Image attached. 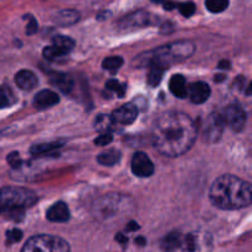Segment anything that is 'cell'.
Instances as JSON below:
<instances>
[{"instance_id": "2", "label": "cell", "mask_w": 252, "mask_h": 252, "mask_svg": "<svg viewBox=\"0 0 252 252\" xmlns=\"http://www.w3.org/2000/svg\"><path fill=\"white\" fill-rule=\"evenodd\" d=\"M209 198L214 206L225 211L245 208L252 204V184L233 175H223L212 185Z\"/></svg>"}, {"instance_id": "39", "label": "cell", "mask_w": 252, "mask_h": 252, "mask_svg": "<svg viewBox=\"0 0 252 252\" xmlns=\"http://www.w3.org/2000/svg\"><path fill=\"white\" fill-rule=\"evenodd\" d=\"M128 229H139V225L135 221H130V224L128 225Z\"/></svg>"}, {"instance_id": "17", "label": "cell", "mask_w": 252, "mask_h": 252, "mask_svg": "<svg viewBox=\"0 0 252 252\" xmlns=\"http://www.w3.org/2000/svg\"><path fill=\"white\" fill-rule=\"evenodd\" d=\"M166 68V65H164L162 63H159V62H150L149 71H148V84L150 86H153V88L159 85Z\"/></svg>"}, {"instance_id": "4", "label": "cell", "mask_w": 252, "mask_h": 252, "mask_svg": "<svg viewBox=\"0 0 252 252\" xmlns=\"http://www.w3.org/2000/svg\"><path fill=\"white\" fill-rule=\"evenodd\" d=\"M37 196L25 187L7 186L0 189V214L15 211H25L33 206Z\"/></svg>"}, {"instance_id": "34", "label": "cell", "mask_w": 252, "mask_h": 252, "mask_svg": "<svg viewBox=\"0 0 252 252\" xmlns=\"http://www.w3.org/2000/svg\"><path fill=\"white\" fill-rule=\"evenodd\" d=\"M164 7L166 10H172V9H176L177 7V2H174V1H165L164 2Z\"/></svg>"}, {"instance_id": "23", "label": "cell", "mask_w": 252, "mask_h": 252, "mask_svg": "<svg viewBox=\"0 0 252 252\" xmlns=\"http://www.w3.org/2000/svg\"><path fill=\"white\" fill-rule=\"evenodd\" d=\"M66 52H64L63 49L58 48L57 46H54V44H52V46H47L46 48L43 49V56L44 58L47 59V61H51V62H54V61H58V59L63 58V57H66Z\"/></svg>"}, {"instance_id": "16", "label": "cell", "mask_w": 252, "mask_h": 252, "mask_svg": "<svg viewBox=\"0 0 252 252\" xmlns=\"http://www.w3.org/2000/svg\"><path fill=\"white\" fill-rule=\"evenodd\" d=\"M169 89L172 95L179 98H185L189 95V88H186V79L181 74H176L170 79Z\"/></svg>"}, {"instance_id": "26", "label": "cell", "mask_w": 252, "mask_h": 252, "mask_svg": "<svg viewBox=\"0 0 252 252\" xmlns=\"http://www.w3.org/2000/svg\"><path fill=\"white\" fill-rule=\"evenodd\" d=\"M229 0H206V6L213 14L223 12L228 7Z\"/></svg>"}, {"instance_id": "22", "label": "cell", "mask_w": 252, "mask_h": 252, "mask_svg": "<svg viewBox=\"0 0 252 252\" xmlns=\"http://www.w3.org/2000/svg\"><path fill=\"white\" fill-rule=\"evenodd\" d=\"M116 125V122L113 121L112 116L107 115H100L95 121V128L98 132H110L113 128V126Z\"/></svg>"}, {"instance_id": "28", "label": "cell", "mask_w": 252, "mask_h": 252, "mask_svg": "<svg viewBox=\"0 0 252 252\" xmlns=\"http://www.w3.org/2000/svg\"><path fill=\"white\" fill-rule=\"evenodd\" d=\"M12 103V96L9 89L0 86V110L5 107H9Z\"/></svg>"}, {"instance_id": "30", "label": "cell", "mask_w": 252, "mask_h": 252, "mask_svg": "<svg viewBox=\"0 0 252 252\" xmlns=\"http://www.w3.org/2000/svg\"><path fill=\"white\" fill-rule=\"evenodd\" d=\"M22 239V231L20 229H10L6 233V243L9 244H16Z\"/></svg>"}, {"instance_id": "3", "label": "cell", "mask_w": 252, "mask_h": 252, "mask_svg": "<svg viewBox=\"0 0 252 252\" xmlns=\"http://www.w3.org/2000/svg\"><path fill=\"white\" fill-rule=\"evenodd\" d=\"M194 49H196V46L189 41L174 42V43H170L167 46L160 47V48L143 54L138 58V63L140 65H145V64L149 65L150 62H159V63L169 66L172 63L186 61L194 53Z\"/></svg>"}, {"instance_id": "7", "label": "cell", "mask_w": 252, "mask_h": 252, "mask_svg": "<svg viewBox=\"0 0 252 252\" xmlns=\"http://www.w3.org/2000/svg\"><path fill=\"white\" fill-rule=\"evenodd\" d=\"M221 116H223L225 126L230 127L234 132H241L244 129V127H245L246 115L245 111L243 110V107L240 105H236V103L229 105L224 110Z\"/></svg>"}, {"instance_id": "33", "label": "cell", "mask_w": 252, "mask_h": 252, "mask_svg": "<svg viewBox=\"0 0 252 252\" xmlns=\"http://www.w3.org/2000/svg\"><path fill=\"white\" fill-rule=\"evenodd\" d=\"M113 137L110 132H105L103 134H101L100 137H97L95 139V144L96 145H107L112 142Z\"/></svg>"}, {"instance_id": "32", "label": "cell", "mask_w": 252, "mask_h": 252, "mask_svg": "<svg viewBox=\"0 0 252 252\" xmlns=\"http://www.w3.org/2000/svg\"><path fill=\"white\" fill-rule=\"evenodd\" d=\"M26 17L29 19V22H27V27H26V33L27 34H33L36 33L37 30H38V24H37L36 19L31 15H26Z\"/></svg>"}, {"instance_id": "27", "label": "cell", "mask_w": 252, "mask_h": 252, "mask_svg": "<svg viewBox=\"0 0 252 252\" xmlns=\"http://www.w3.org/2000/svg\"><path fill=\"white\" fill-rule=\"evenodd\" d=\"M106 89L113 91V93H116L117 95H120L121 97H122V96L125 95V93H126V85H125V84H121L120 81L115 80V79H112V80H108L107 83H106Z\"/></svg>"}, {"instance_id": "41", "label": "cell", "mask_w": 252, "mask_h": 252, "mask_svg": "<svg viewBox=\"0 0 252 252\" xmlns=\"http://www.w3.org/2000/svg\"><path fill=\"white\" fill-rule=\"evenodd\" d=\"M153 2H165L166 0H152Z\"/></svg>"}, {"instance_id": "31", "label": "cell", "mask_w": 252, "mask_h": 252, "mask_svg": "<svg viewBox=\"0 0 252 252\" xmlns=\"http://www.w3.org/2000/svg\"><path fill=\"white\" fill-rule=\"evenodd\" d=\"M6 160H7V162H9L10 166L12 167V169H20V167L22 166V164H24L21 157H20L19 153H16V152L10 153V154L7 155Z\"/></svg>"}, {"instance_id": "37", "label": "cell", "mask_w": 252, "mask_h": 252, "mask_svg": "<svg viewBox=\"0 0 252 252\" xmlns=\"http://www.w3.org/2000/svg\"><path fill=\"white\" fill-rule=\"evenodd\" d=\"M117 240H118V241H120V244H122V245H126V244H127V243H128V239H127V238H126V236L121 235V234H120V235H118V236H117Z\"/></svg>"}, {"instance_id": "15", "label": "cell", "mask_w": 252, "mask_h": 252, "mask_svg": "<svg viewBox=\"0 0 252 252\" xmlns=\"http://www.w3.org/2000/svg\"><path fill=\"white\" fill-rule=\"evenodd\" d=\"M15 83L19 86L21 90L25 91H31L34 89L38 84L37 76L34 75L32 71L30 70H20L19 73L15 75Z\"/></svg>"}, {"instance_id": "18", "label": "cell", "mask_w": 252, "mask_h": 252, "mask_svg": "<svg viewBox=\"0 0 252 252\" xmlns=\"http://www.w3.org/2000/svg\"><path fill=\"white\" fill-rule=\"evenodd\" d=\"M64 145V142L62 140H56V142H49V143H41V144H34L32 145L30 152L33 157H42V155L51 154V153L56 152L59 148Z\"/></svg>"}, {"instance_id": "25", "label": "cell", "mask_w": 252, "mask_h": 252, "mask_svg": "<svg viewBox=\"0 0 252 252\" xmlns=\"http://www.w3.org/2000/svg\"><path fill=\"white\" fill-rule=\"evenodd\" d=\"M52 42H53L52 44L57 46L58 48L63 49V51L66 52V53H69V52L74 48V46H75L73 39L69 38V37L66 36H56Z\"/></svg>"}, {"instance_id": "13", "label": "cell", "mask_w": 252, "mask_h": 252, "mask_svg": "<svg viewBox=\"0 0 252 252\" xmlns=\"http://www.w3.org/2000/svg\"><path fill=\"white\" fill-rule=\"evenodd\" d=\"M59 102V96L51 90H42L34 96L33 105L38 110H46Z\"/></svg>"}, {"instance_id": "6", "label": "cell", "mask_w": 252, "mask_h": 252, "mask_svg": "<svg viewBox=\"0 0 252 252\" xmlns=\"http://www.w3.org/2000/svg\"><path fill=\"white\" fill-rule=\"evenodd\" d=\"M225 122H224L223 116L219 113H212L203 123V129L202 135L203 140L207 143H217L221 138L223 134Z\"/></svg>"}, {"instance_id": "12", "label": "cell", "mask_w": 252, "mask_h": 252, "mask_svg": "<svg viewBox=\"0 0 252 252\" xmlns=\"http://www.w3.org/2000/svg\"><path fill=\"white\" fill-rule=\"evenodd\" d=\"M70 218L69 208L64 202H57L47 211V219L54 223H64Z\"/></svg>"}, {"instance_id": "9", "label": "cell", "mask_w": 252, "mask_h": 252, "mask_svg": "<svg viewBox=\"0 0 252 252\" xmlns=\"http://www.w3.org/2000/svg\"><path fill=\"white\" fill-rule=\"evenodd\" d=\"M132 171L138 177H149L154 174V164L144 153H135L132 159Z\"/></svg>"}, {"instance_id": "14", "label": "cell", "mask_w": 252, "mask_h": 252, "mask_svg": "<svg viewBox=\"0 0 252 252\" xmlns=\"http://www.w3.org/2000/svg\"><path fill=\"white\" fill-rule=\"evenodd\" d=\"M49 81H51L52 85L58 88L62 93L65 94L70 93L74 86L73 78L69 74L65 73H57V71H53V73L49 74Z\"/></svg>"}, {"instance_id": "8", "label": "cell", "mask_w": 252, "mask_h": 252, "mask_svg": "<svg viewBox=\"0 0 252 252\" xmlns=\"http://www.w3.org/2000/svg\"><path fill=\"white\" fill-rule=\"evenodd\" d=\"M152 24H153L152 14L145 11H137V12H133V14L130 15H127L126 17H123V19L118 22V26H120V29L125 30V31H130V30L149 26V25Z\"/></svg>"}, {"instance_id": "40", "label": "cell", "mask_w": 252, "mask_h": 252, "mask_svg": "<svg viewBox=\"0 0 252 252\" xmlns=\"http://www.w3.org/2000/svg\"><path fill=\"white\" fill-rule=\"evenodd\" d=\"M246 95H252V81L250 84L248 85V88H246Z\"/></svg>"}, {"instance_id": "5", "label": "cell", "mask_w": 252, "mask_h": 252, "mask_svg": "<svg viewBox=\"0 0 252 252\" xmlns=\"http://www.w3.org/2000/svg\"><path fill=\"white\" fill-rule=\"evenodd\" d=\"M69 250L70 246L64 239L52 235L32 236L22 248L24 252H66Z\"/></svg>"}, {"instance_id": "20", "label": "cell", "mask_w": 252, "mask_h": 252, "mask_svg": "<svg viewBox=\"0 0 252 252\" xmlns=\"http://www.w3.org/2000/svg\"><path fill=\"white\" fill-rule=\"evenodd\" d=\"M182 245H184V238L181 236V234L176 233V231H172L169 235L165 236L161 243V248L167 251L181 249Z\"/></svg>"}, {"instance_id": "19", "label": "cell", "mask_w": 252, "mask_h": 252, "mask_svg": "<svg viewBox=\"0 0 252 252\" xmlns=\"http://www.w3.org/2000/svg\"><path fill=\"white\" fill-rule=\"evenodd\" d=\"M79 20V12L75 10H63L54 17V22L61 26H70Z\"/></svg>"}, {"instance_id": "1", "label": "cell", "mask_w": 252, "mask_h": 252, "mask_svg": "<svg viewBox=\"0 0 252 252\" xmlns=\"http://www.w3.org/2000/svg\"><path fill=\"white\" fill-rule=\"evenodd\" d=\"M197 127L193 121L181 112H166L158 118L153 128V144L170 158L186 154L196 142Z\"/></svg>"}, {"instance_id": "10", "label": "cell", "mask_w": 252, "mask_h": 252, "mask_svg": "<svg viewBox=\"0 0 252 252\" xmlns=\"http://www.w3.org/2000/svg\"><path fill=\"white\" fill-rule=\"evenodd\" d=\"M112 118L117 125L128 126L132 125L138 117V110L134 105L128 103V105H123L122 107L117 108L112 112Z\"/></svg>"}, {"instance_id": "24", "label": "cell", "mask_w": 252, "mask_h": 252, "mask_svg": "<svg viewBox=\"0 0 252 252\" xmlns=\"http://www.w3.org/2000/svg\"><path fill=\"white\" fill-rule=\"evenodd\" d=\"M123 65V58L118 56L108 57V58L103 59L102 62V68L106 69V70H110L112 73L117 71L121 66Z\"/></svg>"}, {"instance_id": "36", "label": "cell", "mask_w": 252, "mask_h": 252, "mask_svg": "<svg viewBox=\"0 0 252 252\" xmlns=\"http://www.w3.org/2000/svg\"><path fill=\"white\" fill-rule=\"evenodd\" d=\"M219 68H220V69H229V68H230V63H229L228 61H221L220 63H219Z\"/></svg>"}, {"instance_id": "35", "label": "cell", "mask_w": 252, "mask_h": 252, "mask_svg": "<svg viewBox=\"0 0 252 252\" xmlns=\"http://www.w3.org/2000/svg\"><path fill=\"white\" fill-rule=\"evenodd\" d=\"M225 80V75L224 74H217L216 76H214V81L216 83H221V81Z\"/></svg>"}, {"instance_id": "29", "label": "cell", "mask_w": 252, "mask_h": 252, "mask_svg": "<svg viewBox=\"0 0 252 252\" xmlns=\"http://www.w3.org/2000/svg\"><path fill=\"white\" fill-rule=\"evenodd\" d=\"M177 9L181 12V15H184L185 17H189L194 14L196 11V5L192 1L187 2H181V4H177Z\"/></svg>"}, {"instance_id": "11", "label": "cell", "mask_w": 252, "mask_h": 252, "mask_svg": "<svg viewBox=\"0 0 252 252\" xmlns=\"http://www.w3.org/2000/svg\"><path fill=\"white\" fill-rule=\"evenodd\" d=\"M187 96L189 97L191 102L201 105V103L206 102L211 96V88H209L208 84L203 83V81H197V83L189 85Z\"/></svg>"}, {"instance_id": "38", "label": "cell", "mask_w": 252, "mask_h": 252, "mask_svg": "<svg viewBox=\"0 0 252 252\" xmlns=\"http://www.w3.org/2000/svg\"><path fill=\"white\" fill-rule=\"evenodd\" d=\"M145 243H147V241H145L144 238H138V239H135V244H138V245L144 246Z\"/></svg>"}, {"instance_id": "21", "label": "cell", "mask_w": 252, "mask_h": 252, "mask_svg": "<svg viewBox=\"0 0 252 252\" xmlns=\"http://www.w3.org/2000/svg\"><path fill=\"white\" fill-rule=\"evenodd\" d=\"M121 160V153L116 149H108L101 153L97 157V161L105 166H113Z\"/></svg>"}]
</instances>
